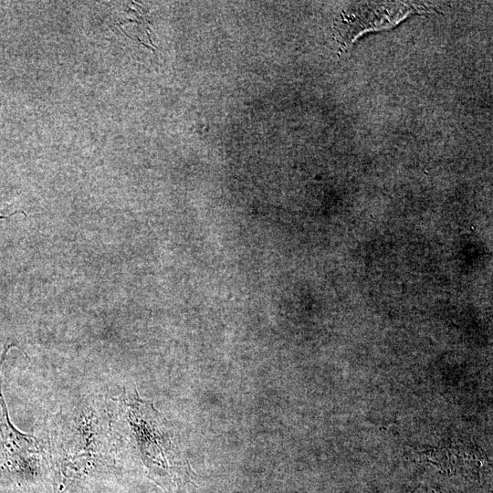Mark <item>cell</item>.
Here are the masks:
<instances>
[{
    "instance_id": "6da1fadb",
    "label": "cell",
    "mask_w": 493,
    "mask_h": 493,
    "mask_svg": "<svg viewBox=\"0 0 493 493\" xmlns=\"http://www.w3.org/2000/svg\"><path fill=\"white\" fill-rule=\"evenodd\" d=\"M350 6L335 22L334 35L341 47H346L361 33L391 26L413 13L430 12L432 5L399 2L361 3Z\"/></svg>"
},
{
    "instance_id": "3957f363",
    "label": "cell",
    "mask_w": 493,
    "mask_h": 493,
    "mask_svg": "<svg viewBox=\"0 0 493 493\" xmlns=\"http://www.w3.org/2000/svg\"><path fill=\"white\" fill-rule=\"evenodd\" d=\"M176 493H187V490L180 491V492H176Z\"/></svg>"
},
{
    "instance_id": "7a4b0ae2",
    "label": "cell",
    "mask_w": 493,
    "mask_h": 493,
    "mask_svg": "<svg viewBox=\"0 0 493 493\" xmlns=\"http://www.w3.org/2000/svg\"><path fill=\"white\" fill-rule=\"evenodd\" d=\"M5 217H7V216L3 214V212L0 211V219L5 218Z\"/></svg>"
}]
</instances>
